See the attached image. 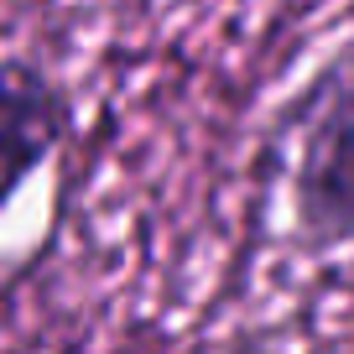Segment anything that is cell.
I'll list each match as a JSON object with an SVG mask.
<instances>
[{
	"instance_id": "6da1fadb",
	"label": "cell",
	"mask_w": 354,
	"mask_h": 354,
	"mask_svg": "<svg viewBox=\"0 0 354 354\" xmlns=\"http://www.w3.org/2000/svg\"><path fill=\"white\" fill-rule=\"evenodd\" d=\"M287 193L308 250L354 245V47H339L297 94Z\"/></svg>"
},
{
	"instance_id": "7a4b0ae2",
	"label": "cell",
	"mask_w": 354,
	"mask_h": 354,
	"mask_svg": "<svg viewBox=\"0 0 354 354\" xmlns=\"http://www.w3.org/2000/svg\"><path fill=\"white\" fill-rule=\"evenodd\" d=\"M73 136V100L32 57H0V214Z\"/></svg>"
}]
</instances>
